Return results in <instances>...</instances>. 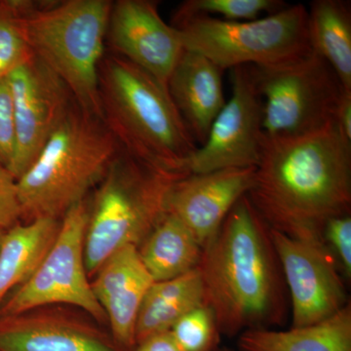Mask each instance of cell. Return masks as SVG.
Returning <instances> with one entry per match:
<instances>
[{"label":"cell","mask_w":351,"mask_h":351,"mask_svg":"<svg viewBox=\"0 0 351 351\" xmlns=\"http://www.w3.org/2000/svg\"><path fill=\"white\" fill-rule=\"evenodd\" d=\"M6 230H1L0 228V245H1L2 239H3L4 233H5Z\"/></svg>","instance_id":"obj_32"},{"label":"cell","mask_w":351,"mask_h":351,"mask_svg":"<svg viewBox=\"0 0 351 351\" xmlns=\"http://www.w3.org/2000/svg\"><path fill=\"white\" fill-rule=\"evenodd\" d=\"M202 246L188 226L167 213L138 247L154 282L169 280L197 269Z\"/></svg>","instance_id":"obj_21"},{"label":"cell","mask_w":351,"mask_h":351,"mask_svg":"<svg viewBox=\"0 0 351 351\" xmlns=\"http://www.w3.org/2000/svg\"><path fill=\"white\" fill-rule=\"evenodd\" d=\"M22 219L17 181L0 165V228L9 230Z\"/></svg>","instance_id":"obj_28"},{"label":"cell","mask_w":351,"mask_h":351,"mask_svg":"<svg viewBox=\"0 0 351 351\" xmlns=\"http://www.w3.org/2000/svg\"><path fill=\"white\" fill-rule=\"evenodd\" d=\"M213 351H234V350H230V348H225V346H223V348H218V346H217V348H215V350Z\"/></svg>","instance_id":"obj_31"},{"label":"cell","mask_w":351,"mask_h":351,"mask_svg":"<svg viewBox=\"0 0 351 351\" xmlns=\"http://www.w3.org/2000/svg\"><path fill=\"white\" fill-rule=\"evenodd\" d=\"M270 230L290 298L292 328L322 322L350 302L338 263L324 243Z\"/></svg>","instance_id":"obj_10"},{"label":"cell","mask_w":351,"mask_h":351,"mask_svg":"<svg viewBox=\"0 0 351 351\" xmlns=\"http://www.w3.org/2000/svg\"><path fill=\"white\" fill-rule=\"evenodd\" d=\"M6 77L12 96L16 130L15 158L10 174L18 181L75 101L64 83L34 55Z\"/></svg>","instance_id":"obj_11"},{"label":"cell","mask_w":351,"mask_h":351,"mask_svg":"<svg viewBox=\"0 0 351 351\" xmlns=\"http://www.w3.org/2000/svg\"><path fill=\"white\" fill-rule=\"evenodd\" d=\"M248 69L262 99L265 137H297L335 123L346 90L315 51L284 63Z\"/></svg>","instance_id":"obj_8"},{"label":"cell","mask_w":351,"mask_h":351,"mask_svg":"<svg viewBox=\"0 0 351 351\" xmlns=\"http://www.w3.org/2000/svg\"><path fill=\"white\" fill-rule=\"evenodd\" d=\"M323 242L338 263L346 280L351 279V216L350 214L330 219L324 226Z\"/></svg>","instance_id":"obj_26"},{"label":"cell","mask_w":351,"mask_h":351,"mask_svg":"<svg viewBox=\"0 0 351 351\" xmlns=\"http://www.w3.org/2000/svg\"><path fill=\"white\" fill-rule=\"evenodd\" d=\"M93 277L92 290L110 322L113 341L122 350H133L138 311L154 282L137 247L128 245L114 252Z\"/></svg>","instance_id":"obj_16"},{"label":"cell","mask_w":351,"mask_h":351,"mask_svg":"<svg viewBox=\"0 0 351 351\" xmlns=\"http://www.w3.org/2000/svg\"><path fill=\"white\" fill-rule=\"evenodd\" d=\"M100 94L104 122L120 147L160 169L191 174L195 140L167 88L124 58L103 59Z\"/></svg>","instance_id":"obj_3"},{"label":"cell","mask_w":351,"mask_h":351,"mask_svg":"<svg viewBox=\"0 0 351 351\" xmlns=\"http://www.w3.org/2000/svg\"><path fill=\"white\" fill-rule=\"evenodd\" d=\"M232 96L217 115L204 144L189 159L191 174L257 167L263 145V103L248 66L232 69Z\"/></svg>","instance_id":"obj_12"},{"label":"cell","mask_w":351,"mask_h":351,"mask_svg":"<svg viewBox=\"0 0 351 351\" xmlns=\"http://www.w3.org/2000/svg\"><path fill=\"white\" fill-rule=\"evenodd\" d=\"M198 269L219 334L239 336L287 323L290 298L271 230L248 195L203 247Z\"/></svg>","instance_id":"obj_2"},{"label":"cell","mask_w":351,"mask_h":351,"mask_svg":"<svg viewBox=\"0 0 351 351\" xmlns=\"http://www.w3.org/2000/svg\"><path fill=\"white\" fill-rule=\"evenodd\" d=\"M307 13L313 49L332 66L346 91H351L350 2L314 0Z\"/></svg>","instance_id":"obj_22"},{"label":"cell","mask_w":351,"mask_h":351,"mask_svg":"<svg viewBox=\"0 0 351 351\" xmlns=\"http://www.w3.org/2000/svg\"><path fill=\"white\" fill-rule=\"evenodd\" d=\"M335 122L341 135L351 143V91L343 92Z\"/></svg>","instance_id":"obj_30"},{"label":"cell","mask_w":351,"mask_h":351,"mask_svg":"<svg viewBox=\"0 0 351 351\" xmlns=\"http://www.w3.org/2000/svg\"><path fill=\"white\" fill-rule=\"evenodd\" d=\"M131 351H182L170 332H160L145 339Z\"/></svg>","instance_id":"obj_29"},{"label":"cell","mask_w":351,"mask_h":351,"mask_svg":"<svg viewBox=\"0 0 351 351\" xmlns=\"http://www.w3.org/2000/svg\"><path fill=\"white\" fill-rule=\"evenodd\" d=\"M188 175L160 169L121 149L89 206L84 241L89 278L114 252L140 246L167 214L173 186Z\"/></svg>","instance_id":"obj_6"},{"label":"cell","mask_w":351,"mask_h":351,"mask_svg":"<svg viewBox=\"0 0 351 351\" xmlns=\"http://www.w3.org/2000/svg\"><path fill=\"white\" fill-rule=\"evenodd\" d=\"M88 217L89 206L84 200L64 215L50 250L34 274L7 295L0 306V316L66 304L82 309L97 322L107 321L95 297L85 267Z\"/></svg>","instance_id":"obj_9"},{"label":"cell","mask_w":351,"mask_h":351,"mask_svg":"<svg viewBox=\"0 0 351 351\" xmlns=\"http://www.w3.org/2000/svg\"><path fill=\"white\" fill-rule=\"evenodd\" d=\"M169 332L182 351H213L221 335L214 311L206 304L180 318Z\"/></svg>","instance_id":"obj_24"},{"label":"cell","mask_w":351,"mask_h":351,"mask_svg":"<svg viewBox=\"0 0 351 351\" xmlns=\"http://www.w3.org/2000/svg\"><path fill=\"white\" fill-rule=\"evenodd\" d=\"M0 351H125L94 323L60 307L0 316Z\"/></svg>","instance_id":"obj_14"},{"label":"cell","mask_w":351,"mask_h":351,"mask_svg":"<svg viewBox=\"0 0 351 351\" xmlns=\"http://www.w3.org/2000/svg\"><path fill=\"white\" fill-rule=\"evenodd\" d=\"M205 304L198 267L176 278L152 283L138 311L136 346L154 335L169 332L180 318Z\"/></svg>","instance_id":"obj_20"},{"label":"cell","mask_w":351,"mask_h":351,"mask_svg":"<svg viewBox=\"0 0 351 351\" xmlns=\"http://www.w3.org/2000/svg\"><path fill=\"white\" fill-rule=\"evenodd\" d=\"M14 2L32 54L64 83L78 107L104 120L100 66L112 2L68 0L43 6Z\"/></svg>","instance_id":"obj_5"},{"label":"cell","mask_w":351,"mask_h":351,"mask_svg":"<svg viewBox=\"0 0 351 351\" xmlns=\"http://www.w3.org/2000/svg\"><path fill=\"white\" fill-rule=\"evenodd\" d=\"M279 0H188L175 13V25L197 16H221V20L241 22L257 19L261 13L274 14L285 8Z\"/></svg>","instance_id":"obj_23"},{"label":"cell","mask_w":351,"mask_h":351,"mask_svg":"<svg viewBox=\"0 0 351 351\" xmlns=\"http://www.w3.org/2000/svg\"><path fill=\"white\" fill-rule=\"evenodd\" d=\"M16 152L15 119L10 87L0 77V165L10 172Z\"/></svg>","instance_id":"obj_27"},{"label":"cell","mask_w":351,"mask_h":351,"mask_svg":"<svg viewBox=\"0 0 351 351\" xmlns=\"http://www.w3.org/2000/svg\"><path fill=\"white\" fill-rule=\"evenodd\" d=\"M61 221L43 218L7 230L0 245V306L34 274L56 239Z\"/></svg>","instance_id":"obj_18"},{"label":"cell","mask_w":351,"mask_h":351,"mask_svg":"<svg viewBox=\"0 0 351 351\" xmlns=\"http://www.w3.org/2000/svg\"><path fill=\"white\" fill-rule=\"evenodd\" d=\"M247 195L271 230L324 243L327 221L350 214L351 143L336 122L297 137L263 135L262 156Z\"/></svg>","instance_id":"obj_1"},{"label":"cell","mask_w":351,"mask_h":351,"mask_svg":"<svg viewBox=\"0 0 351 351\" xmlns=\"http://www.w3.org/2000/svg\"><path fill=\"white\" fill-rule=\"evenodd\" d=\"M122 147L103 119L75 103L17 181L22 219H59L103 180Z\"/></svg>","instance_id":"obj_4"},{"label":"cell","mask_w":351,"mask_h":351,"mask_svg":"<svg viewBox=\"0 0 351 351\" xmlns=\"http://www.w3.org/2000/svg\"><path fill=\"white\" fill-rule=\"evenodd\" d=\"M255 172L256 167L232 168L186 176L171 189L167 213L188 226L203 248L237 201L249 193Z\"/></svg>","instance_id":"obj_15"},{"label":"cell","mask_w":351,"mask_h":351,"mask_svg":"<svg viewBox=\"0 0 351 351\" xmlns=\"http://www.w3.org/2000/svg\"><path fill=\"white\" fill-rule=\"evenodd\" d=\"M108 34L119 56L144 69L168 89L184 48L181 34L161 17L158 2L119 0L112 4Z\"/></svg>","instance_id":"obj_13"},{"label":"cell","mask_w":351,"mask_h":351,"mask_svg":"<svg viewBox=\"0 0 351 351\" xmlns=\"http://www.w3.org/2000/svg\"><path fill=\"white\" fill-rule=\"evenodd\" d=\"M239 346L241 351H351V302L311 326L243 332Z\"/></svg>","instance_id":"obj_19"},{"label":"cell","mask_w":351,"mask_h":351,"mask_svg":"<svg viewBox=\"0 0 351 351\" xmlns=\"http://www.w3.org/2000/svg\"><path fill=\"white\" fill-rule=\"evenodd\" d=\"M174 27L184 49L200 53L223 71L284 63L313 50L304 4L286 6L263 19L230 22L197 16Z\"/></svg>","instance_id":"obj_7"},{"label":"cell","mask_w":351,"mask_h":351,"mask_svg":"<svg viewBox=\"0 0 351 351\" xmlns=\"http://www.w3.org/2000/svg\"><path fill=\"white\" fill-rule=\"evenodd\" d=\"M223 69L195 51L184 49L168 82V91L193 140L204 144L225 106Z\"/></svg>","instance_id":"obj_17"},{"label":"cell","mask_w":351,"mask_h":351,"mask_svg":"<svg viewBox=\"0 0 351 351\" xmlns=\"http://www.w3.org/2000/svg\"><path fill=\"white\" fill-rule=\"evenodd\" d=\"M16 11L15 2L0 3V77L32 56Z\"/></svg>","instance_id":"obj_25"}]
</instances>
